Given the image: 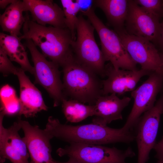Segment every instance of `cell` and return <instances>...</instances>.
Masks as SVG:
<instances>
[{"mask_svg":"<svg viewBox=\"0 0 163 163\" xmlns=\"http://www.w3.org/2000/svg\"><path fill=\"white\" fill-rule=\"evenodd\" d=\"M44 130L51 139L56 138L69 143L101 145L129 143L135 140V135L132 131L125 130L123 127L115 129L93 123L76 126L63 124L52 116L48 118Z\"/></svg>","mask_w":163,"mask_h":163,"instance_id":"6da1fadb","label":"cell"},{"mask_svg":"<svg viewBox=\"0 0 163 163\" xmlns=\"http://www.w3.org/2000/svg\"><path fill=\"white\" fill-rule=\"evenodd\" d=\"M25 16L23 34L19 37L20 40H31L46 58L59 66L73 55L72 43L74 40L68 28L43 26L30 20L27 12Z\"/></svg>","mask_w":163,"mask_h":163,"instance_id":"7a4b0ae2","label":"cell"},{"mask_svg":"<svg viewBox=\"0 0 163 163\" xmlns=\"http://www.w3.org/2000/svg\"><path fill=\"white\" fill-rule=\"evenodd\" d=\"M65 96L89 105H94L103 95L102 81L97 75L76 60L74 55L61 66Z\"/></svg>","mask_w":163,"mask_h":163,"instance_id":"3957f363","label":"cell"},{"mask_svg":"<svg viewBox=\"0 0 163 163\" xmlns=\"http://www.w3.org/2000/svg\"><path fill=\"white\" fill-rule=\"evenodd\" d=\"M95 29L88 20L82 14L78 16L76 40L72 43L74 57L79 63L97 75L105 76V62L103 54L95 39Z\"/></svg>","mask_w":163,"mask_h":163,"instance_id":"277c9868","label":"cell"},{"mask_svg":"<svg viewBox=\"0 0 163 163\" xmlns=\"http://www.w3.org/2000/svg\"><path fill=\"white\" fill-rule=\"evenodd\" d=\"M83 15L88 17L99 36L101 51L105 61H110L116 69L137 70V64L126 50L119 35L103 23L95 14L94 8Z\"/></svg>","mask_w":163,"mask_h":163,"instance_id":"5b68a950","label":"cell"},{"mask_svg":"<svg viewBox=\"0 0 163 163\" xmlns=\"http://www.w3.org/2000/svg\"><path fill=\"white\" fill-rule=\"evenodd\" d=\"M56 152L60 157L67 155L81 163H127L126 158L135 155L130 147L123 150L114 147L74 142L58 148Z\"/></svg>","mask_w":163,"mask_h":163,"instance_id":"8992f818","label":"cell"},{"mask_svg":"<svg viewBox=\"0 0 163 163\" xmlns=\"http://www.w3.org/2000/svg\"><path fill=\"white\" fill-rule=\"evenodd\" d=\"M24 46L29 49L34 64L35 83L42 86L53 100V106H59L66 99L63 92L60 79L59 66L52 61L47 60L37 50L30 39H26Z\"/></svg>","mask_w":163,"mask_h":163,"instance_id":"52a82bcc","label":"cell"},{"mask_svg":"<svg viewBox=\"0 0 163 163\" xmlns=\"http://www.w3.org/2000/svg\"><path fill=\"white\" fill-rule=\"evenodd\" d=\"M163 110V90L154 106L141 116L135 126L136 129L135 140L138 149L137 163H146L149 159L150 151L156 143Z\"/></svg>","mask_w":163,"mask_h":163,"instance_id":"ba28073f","label":"cell"},{"mask_svg":"<svg viewBox=\"0 0 163 163\" xmlns=\"http://www.w3.org/2000/svg\"><path fill=\"white\" fill-rule=\"evenodd\" d=\"M132 59L141 69L163 75V67L156 46L146 39L128 33L125 28L114 30Z\"/></svg>","mask_w":163,"mask_h":163,"instance_id":"9c48e42d","label":"cell"},{"mask_svg":"<svg viewBox=\"0 0 163 163\" xmlns=\"http://www.w3.org/2000/svg\"><path fill=\"white\" fill-rule=\"evenodd\" d=\"M149 76L147 79L131 92L134 104L123 127L125 130H133L141 115L154 106L158 94L163 90V75L152 72Z\"/></svg>","mask_w":163,"mask_h":163,"instance_id":"30bf717a","label":"cell"},{"mask_svg":"<svg viewBox=\"0 0 163 163\" xmlns=\"http://www.w3.org/2000/svg\"><path fill=\"white\" fill-rule=\"evenodd\" d=\"M160 19L146 12L135 0H129L125 28L129 34L148 40L158 46L160 34Z\"/></svg>","mask_w":163,"mask_h":163,"instance_id":"8fae6325","label":"cell"},{"mask_svg":"<svg viewBox=\"0 0 163 163\" xmlns=\"http://www.w3.org/2000/svg\"><path fill=\"white\" fill-rule=\"evenodd\" d=\"M4 115L0 113V162L6 159L12 163H30V156L26 143L19 134L21 126L17 120L8 128H5L3 122Z\"/></svg>","mask_w":163,"mask_h":163,"instance_id":"7c38bea8","label":"cell"},{"mask_svg":"<svg viewBox=\"0 0 163 163\" xmlns=\"http://www.w3.org/2000/svg\"><path fill=\"white\" fill-rule=\"evenodd\" d=\"M18 121L24 133L23 138L30 157V163H53L51 138L37 126H33L20 118Z\"/></svg>","mask_w":163,"mask_h":163,"instance_id":"4fadbf2b","label":"cell"},{"mask_svg":"<svg viewBox=\"0 0 163 163\" xmlns=\"http://www.w3.org/2000/svg\"><path fill=\"white\" fill-rule=\"evenodd\" d=\"M152 72L142 69L135 71L116 69L109 63L105 66V74L107 78L102 81L103 95L110 93L122 95L132 91L142 77L149 75Z\"/></svg>","mask_w":163,"mask_h":163,"instance_id":"5bb4252c","label":"cell"},{"mask_svg":"<svg viewBox=\"0 0 163 163\" xmlns=\"http://www.w3.org/2000/svg\"><path fill=\"white\" fill-rule=\"evenodd\" d=\"M25 11L30 13L32 21L43 26L67 28L63 9L52 0H23Z\"/></svg>","mask_w":163,"mask_h":163,"instance_id":"9a60e30c","label":"cell"},{"mask_svg":"<svg viewBox=\"0 0 163 163\" xmlns=\"http://www.w3.org/2000/svg\"><path fill=\"white\" fill-rule=\"evenodd\" d=\"M16 75L20 85V108L18 115L26 117H33L41 111H47L48 107L41 93L31 82L25 71L20 68Z\"/></svg>","mask_w":163,"mask_h":163,"instance_id":"2e32d148","label":"cell"},{"mask_svg":"<svg viewBox=\"0 0 163 163\" xmlns=\"http://www.w3.org/2000/svg\"><path fill=\"white\" fill-rule=\"evenodd\" d=\"M131 100L128 97L120 99L114 93L101 96L94 105L95 117L92 123L106 126L113 121L122 120V111Z\"/></svg>","mask_w":163,"mask_h":163,"instance_id":"e0dca14e","label":"cell"},{"mask_svg":"<svg viewBox=\"0 0 163 163\" xmlns=\"http://www.w3.org/2000/svg\"><path fill=\"white\" fill-rule=\"evenodd\" d=\"M94 4L102 10L114 30L125 28L129 0H94Z\"/></svg>","mask_w":163,"mask_h":163,"instance_id":"ac0fdd59","label":"cell"},{"mask_svg":"<svg viewBox=\"0 0 163 163\" xmlns=\"http://www.w3.org/2000/svg\"><path fill=\"white\" fill-rule=\"evenodd\" d=\"M19 37L0 33V47L11 61L18 63L25 72L34 75V68L30 63L25 49Z\"/></svg>","mask_w":163,"mask_h":163,"instance_id":"d6986e66","label":"cell"},{"mask_svg":"<svg viewBox=\"0 0 163 163\" xmlns=\"http://www.w3.org/2000/svg\"><path fill=\"white\" fill-rule=\"evenodd\" d=\"M24 11L23 1L15 0L9 5L0 16V24L3 31L15 37L21 36L20 30L25 21L23 15Z\"/></svg>","mask_w":163,"mask_h":163,"instance_id":"ffe728a7","label":"cell"},{"mask_svg":"<svg viewBox=\"0 0 163 163\" xmlns=\"http://www.w3.org/2000/svg\"><path fill=\"white\" fill-rule=\"evenodd\" d=\"M61 103L62 112L69 122H78L94 115V105H86L76 100L67 99Z\"/></svg>","mask_w":163,"mask_h":163,"instance_id":"44dd1931","label":"cell"},{"mask_svg":"<svg viewBox=\"0 0 163 163\" xmlns=\"http://www.w3.org/2000/svg\"><path fill=\"white\" fill-rule=\"evenodd\" d=\"M66 27L70 30L74 41L76 38V28L78 21V12L80 9L79 4L76 0H61Z\"/></svg>","mask_w":163,"mask_h":163,"instance_id":"7402d4cb","label":"cell"},{"mask_svg":"<svg viewBox=\"0 0 163 163\" xmlns=\"http://www.w3.org/2000/svg\"><path fill=\"white\" fill-rule=\"evenodd\" d=\"M0 113L5 116L18 114L20 106L19 98L16 94L0 98Z\"/></svg>","mask_w":163,"mask_h":163,"instance_id":"603a6c76","label":"cell"},{"mask_svg":"<svg viewBox=\"0 0 163 163\" xmlns=\"http://www.w3.org/2000/svg\"><path fill=\"white\" fill-rule=\"evenodd\" d=\"M134 0L149 14L159 19L163 18V0Z\"/></svg>","mask_w":163,"mask_h":163,"instance_id":"cb8c5ba5","label":"cell"},{"mask_svg":"<svg viewBox=\"0 0 163 163\" xmlns=\"http://www.w3.org/2000/svg\"><path fill=\"white\" fill-rule=\"evenodd\" d=\"M6 54L0 47V71L3 75L10 74L16 75L20 68L15 66Z\"/></svg>","mask_w":163,"mask_h":163,"instance_id":"d4e9b609","label":"cell"},{"mask_svg":"<svg viewBox=\"0 0 163 163\" xmlns=\"http://www.w3.org/2000/svg\"><path fill=\"white\" fill-rule=\"evenodd\" d=\"M153 149L156 152L155 157L157 159V163H163V136L161 140L156 142Z\"/></svg>","mask_w":163,"mask_h":163,"instance_id":"484cf974","label":"cell"},{"mask_svg":"<svg viewBox=\"0 0 163 163\" xmlns=\"http://www.w3.org/2000/svg\"><path fill=\"white\" fill-rule=\"evenodd\" d=\"M80 7V11L82 14L93 8L94 0H77Z\"/></svg>","mask_w":163,"mask_h":163,"instance_id":"4316f807","label":"cell"},{"mask_svg":"<svg viewBox=\"0 0 163 163\" xmlns=\"http://www.w3.org/2000/svg\"><path fill=\"white\" fill-rule=\"evenodd\" d=\"M160 38L158 46L161 52H163V21L161 23Z\"/></svg>","mask_w":163,"mask_h":163,"instance_id":"83f0119b","label":"cell"},{"mask_svg":"<svg viewBox=\"0 0 163 163\" xmlns=\"http://www.w3.org/2000/svg\"><path fill=\"white\" fill-rule=\"evenodd\" d=\"M15 0H0V7L1 9L6 8L9 5L13 3Z\"/></svg>","mask_w":163,"mask_h":163,"instance_id":"f1b7e54d","label":"cell"},{"mask_svg":"<svg viewBox=\"0 0 163 163\" xmlns=\"http://www.w3.org/2000/svg\"><path fill=\"white\" fill-rule=\"evenodd\" d=\"M69 160L66 162H62L55 161L54 160L53 163H81L74 158H69Z\"/></svg>","mask_w":163,"mask_h":163,"instance_id":"f546056e","label":"cell"},{"mask_svg":"<svg viewBox=\"0 0 163 163\" xmlns=\"http://www.w3.org/2000/svg\"><path fill=\"white\" fill-rule=\"evenodd\" d=\"M159 54L163 67V52H159Z\"/></svg>","mask_w":163,"mask_h":163,"instance_id":"4dcf8cb0","label":"cell"},{"mask_svg":"<svg viewBox=\"0 0 163 163\" xmlns=\"http://www.w3.org/2000/svg\"><path fill=\"white\" fill-rule=\"evenodd\" d=\"M162 114H163V110L162 112Z\"/></svg>","mask_w":163,"mask_h":163,"instance_id":"1f68e13d","label":"cell"}]
</instances>
